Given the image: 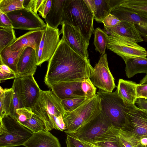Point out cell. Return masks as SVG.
Masks as SVG:
<instances>
[{
  "mask_svg": "<svg viewBox=\"0 0 147 147\" xmlns=\"http://www.w3.org/2000/svg\"><path fill=\"white\" fill-rule=\"evenodd\" d=\"M92 144L98 147H121V142L117 135L115 137L105 141L96 142Z\"/></svg>",
  "mask_w": 147,
  "mask_h": 147,
  "instance_id": "74e56055",
  "label": "cell"
},
{
  "mask_svg": "<svg viewBox=\"0 0 147 147\" xmlns=\"http://www.w3.org/2000/svg\"><path fill=\"white\" fill-rule=\"evenodd\" d=\"M146 147H147V146H146Z\"/></svg>",
  "mask_w": 147,
  "mask_h": 147,
  "instance_id": "db71d44e",
  "label": "cell"
},
{
  "mask_svg": "<svg viewBox=\"0 0 147 147\" xmlns=\"http://www.w3.org/2000/svg\"><path fill=\"white\" fill-rule=\"evenodd\" d=\"M119 128L113 125L101 111L76 132L71 134L80 140L93 143L105 141L115 136Z\"/></svg>",
  "mask_w": 147,
  "mask_h": 147,
  "instance_id": "3957f363",
  "label": "cell"
},
{
  "mask_svg": "<svg viewBox=\"0 0 147 147\" xmlns=\"http://www.w3.org/2000/svg\"><path fill=\"white\" fill-rule=\"evenodd\" d=\"M0 118L10 115L13 90L12 87L3 89L0 87Z\"/></svg>",
  "mask_w": 147,
  "mask_h": 147,
  "instance_id": "484cf974",
  "label": "cell"
},
{
  "mask_svg": "<svg viewBox=\"0 0 147 147\" xmlns=\"http://www.w3.org/2000/svg\"><path fill=\"white\" fill-rule=\"evenodd\" d=\"M146 100H147V98H146Z\"/></svg>",
  "mask_w": 147,
  "mask_h": 147,
  "instance_id": "f5cc1de1",
  "label": "cell"
},
{
  "mask_svg": "<svg viewBox=\"0 0 147 147\" xmlns=\"http://www.w3.org/2000/svg\"><path fill=\"white\" fill-rule=\"evenodd\" d=\"M26 147H61L58 139L49 131L33 133L24 144Z\"/></svg>",
  "mask_w": 147,
  "mask_h": 147,
  "instance_id": "d6986e66",
  "label": "cell"
},
{
  "mask_svg": "<svg viewBox=\"0 0 147 147\" xmlns=\"http://www.w3.org/2000/svg\"><path fill=\"white\" fill-rule=\"evenodd\" d=\"M101 111L100 99L96 94L91 99L86 100L74 111L67 112L63 119L67 134H73L84 124L97 116Z\"/></svg>",
  "mask_w": 147,
  "mask_h": 147,
  "instance_id": "5b68a950",
  "label": "cell"
},
{
  "mask_svg": "<svg viewBox=\"0 0 147 147\" xmlns=\"http://www.w3.org/2000/svg\"><path fill=\"white\" fill-rule=\"evenodd\" d=\"M111 14L121 21H129L133 23L143 38L147 42V19L137 13L127 8L119 6L112 10Z\"/></svg>",
  "mask_w": 147,
  "mask_h": 147,
  "instance_id": "9a60e30c",
  "label": "cell"
},
{
  "mask_svg": "<svg viewBox=\"0 0 147 147\" xmlns=\"http://www.w3.org/2000/svg\"><path fill=\"white\" fill-rule=\"evenodd\" d=\"M137 85L134 82L120 79L116 90L118 95L125 102L135 105Z\"/></svg>",
  "mask_w": 147,
  "mask_h": 147,
  "instance_id": "44dd1931",
  "label": "cell"
},
{
  "mask_svg": "<svg viewBox=\"0 0 147 147\" xmlns=\"http://www.w3.org/2000/svg\"><path fill=\"white\" fill-rule=\"evenodd\" d=\"M0 27L5 28H13L11 22L7 14L0 11Z\"/></svg>",
  "mask_w": 147,
  "mask_h": 147,
  "instance_id": "b9f144b4",
  "label": "cell"
},
{
  "mask_svg": "<svg viewBox=\"0 0 147 147\" xmlns=\"http://www.w3.org/2000/svg\"><path fill=\"white\" fill-rule=\"evenodd\" d=\"M139 85H147V74L140 81V83L138 84Z\"/></svg>",
  "mask_w": 147,
  "mask_h": 147,
  "instance_id": "681fc988",
  "label": "cell"
},
{
  "mask_svg": "<svg viewBox=\"0 0 147 147\" xmlns=\"http://www.w3.org/2000/svg\"><path fill=\"white\" fill-rule=\"evenodd\" d=\"M121 21L117 18L110 14L104 19L102 22L104 27L111 28L116 26Z\"/></svg>",
  "mask_w": 147,
  "mask_h": 147,
  "instance_id": "ab89813d",
  "label": "cell"
},
{
  "mask_svg": "<svg viewBox=\"0 0 147 147\" xmlns=\"http://www.w3.org/2000/svg\"><path fill=\"white\" fill-rule=\"evenodd\" d=\"M94 15L84 0H66L61 24L66 23L77 29L89 42L94 32Z\"/></svg>",
  "mask_w": 147,
  "mask_h": 147,
  "instance_id": "7a4b0ae2",
  "label": "cell"
},
{
  "mask_svg": "<svg viewBox=\"0 0 147 147\" xmlns=\"http://www.w3.org/2000/svg\"><path fill=\"white\" fill-rule=\"evenodd\" d=\"M24 0H0V11L7 14L24 8Z\"/></svg>",
  "mask_w": 147,
  "mask_h": 147,
  "instance_id": "d6a6232c",
  "label": "cell"
},
{
  "mask_svg": "<svg viewBox=\"0 0 147 147\" xmlns=\"http://www.w3.org/2000/svg\"><path fill=\"white\" fill-rule=\"evenodd\" d=\"M12 87L13 90V95L10 110V115L16 119V110L24 107L20 96L18 76H17L14 79Z\"/></svg>",
  "mask_w": 147,
  "mask_h": 147,
  "instance_id": "83f0119b",
  "label": "cell"
},
{
  "mask_svg": "<svg viewBox=\"0 0 147 147\" xmlns=\"http://www.w3.org/2000/svg\"><path fill=\"white\" fill-rule=\"evenodd\" d=\"M140 147H146V146H144L141 145Z\"/></svg>",
  "mask_w": 147,
  "mask_h": 147,
  "instance_id": "816d5d0a",
  "label": "cell"
},
{
  "mask_svg": "<svg viewBox=\"0 0 147 147\" xmlns=\"http://www.w3.org/2000/svg\"><path fill=\"white\" fill-rule=\"evenodd\" d=\"M47 24L37 54V66L49 61L54 54L59 43L60 34L59 29Z\"/></svg>",
  "mask_w": 147,
  "mask_h": 147,
  "instance_id": "7c38bea8",
  "label": "cell"
},
{
  "mask_svg": "<svg viewBox=\"0 0 147 147\" xmlns=\"http://www.w3.org/2000/svg\"><path fill=\"white\" fill-rule=\"evenodd\" d=\"M104 31L114 32L123 36L130 38L137 43L144 41L134 24L130 21H121L116 26L111 28L104 27Z\"/></svg>",
  "mask_w": 147,
  "mask_h": 147,
  "instance_id": "ffe728a7",
  "label": "cell"
},
{
  "mask_svg": "<svg viewBox=\"0 0 147 147\" xmlns=\"http://www.w3.org/2000/svg\"><path fill=\"white\" fill-rule=\"evenodd\" d=\"M93 69L89 59L75 52L62 37L49 61L44 82L50 88L58 82L83 81L90 79Z\"/></svg>",
  "mask_w": 147,
  "mask_h": 147,
  "instance_id": "6da1fadb",
  "label": "cell"
},
{
  "mask_svg": "<svg viewBox=\"0 0 147 147\" xmlns=\"http://www.w3.org/2000/svg\"><path fill=\"white\" fill-rule=\"evenodd\" d=\"M97 94L100 98L101 111L113 125L121 128L125 122L123 109L125 102L118 95L117 90L113 92L99 90Z\"/></svg>",
  "mask_w": 147,
  "mask_h": 147,
  "instance_id": "ba28073f",
  "label": "cell"
},
{
  "mask_svg": "<svg viewBox=\"0 0 147 147\" xmlns=\"http://www.w3.org/2000/svg\"><path fill=\"white\" fill-rule=\"evenodd\" d=\"M109 33L107 49L121 57L125 62L131 58L147 57L145 48L134 40L114 32Z\"/></svg>",
  "mask_w": 147,
  "mask_h": 147,
  "instance_id": "52a82bcc",
  "label": "cell"
},
{
  "mask_svg": "<svg viewBox=\"0 0 147 147\" xmlns=\"http://www.w3.org/2000/svg\"><path fill=\"white\" fill-rule=\"evenodd\" d=\"M119 6L136 12L147 19V0H123Z\"/></svg>",
  "mask_w": 147,
  "mask_h": 147,
  "instance_id": "4316f807",
  "label": "cell"
},
{
  "mask_svg": "<svg viewBox=\"0 0 147 147\" xmlns=\"http://www.w3.org/2000/svg\"><path fill=\"white\" fill-rule=\"evenodd\" d=\"M93 13L95 11V3L94 0H84Z\"/></svg>",
  "mask_w": 147,
  "mask_h": 147,
  "instance_id": "bcb514c9",
  "label": "cell"
},
{
  "mask_svg": "<svg viewBox=\"0 0 147 147\" xmlns=\"http://www.w3.org/2000/svg\"><path fill=\"white\" fill-rule=\"evenodd\" d=\"M135 104H137L138 107L147 111V100L141 98H138Z\"/></svg>",
  "mask_w": 147,
  "mask_h": 147,
  "instance_id": "f6af8a7d",
  "label": "cell"
},
{
  "mask_svg": "<svg viewBox=\"0 0 147 147\" xmlns=\"http://www.w3.org/2000/svg\"><path fill=\"white\" fill-rule=\"evenodd\" d=\"M82 88L86 98L87 100L91 99L96 95V89L90 79L84 80L82 82Z\"/></svg>",
  "mask_w": 147,
  "mask_h": 147,
  "instance_id": "e575fe53",
  "label": "cell"
},
{
  "mask_svg": "<svg viewBox=\"0 0 147 147\" xmlns=\"http://www.w3.org/2000/svg\"><path fill=\"white\" fill-rule=\"evenodd\" d=\"M140 144L144 146H147V137H144L140 139Z\"/></svg>",
  "mask_w": 147,
  "mask_h": 147,
  "instance_id": "c3c4849f",
  "label": "cell"
},
{
  "mask_svg": "<svg viewBox=\"0 0 147 147\" xmlns=\"http://www.w3.org/2000/svg\"><path fill=\"white\" fill-rule=\"evenodd\" d=\"M59 31L62 37L68 45L75 52L86 59H88L87 49L89 42L75 27L66 23L62 24Z\"/></svg>",
  "mask_w": 147,
  "mask_h": 147,
  "instance_id": "4fadbf2b",
  "label": "cell"
},
{
  "mask_svg": "<svg viewBox=\"0 0 147 147\" xmlns=\"http://www.w3.org/2000/svg\"><path fill=\"white\" fill-rule=\"evenodd\" d=\"M20 94L24 107L32 109L38 99L41 90L33 75L19 77Z\"/></svg>",
  "mask_w": 147,
  "mask_h": 147,
  "instance_id": "5bb4252c",
  "label": "cell"
},
{
  "mask_svg": "<svg viewBox=\"0 0 147 147\" xmlns=\"http://www.w3.org/2000/svg\"><path fill=\"white\" fill-rule=\"evenodd\" d=\"M67 138L74 147H86L78 139L71 134H67Z\"/></svg>",
  "mask_w": 147,
  "mask_h": 147,
  "instance_id": "ee69618b",
  "label": "cell"
},
{
  "mask_svg": "<svg viewBox=\"0 0 147 147\" xmlns=\"http://www.w3.org/2000/svg\"><path fill=\"white\" fill-rule=\"evenodd\" d=\"M17 76L16 74L8 66L0 62V81L15 78Z\"/></svg>",
  "mask_w": 147,
  "mask_h": 147,
  "instance_id": "8d00e7d4",
  "label": "cell"
},
{
  "mask_svg": "<svg viewBox=\"0 0 147 147\" xmlns=\"http://www.w3.org/2000/svg\"><path fill=\"white\" fill-rule=\"evenodd\" d=\"M34 113L32 109L26 107H22L16 110V120L22 123L30 119Z\"/></svg>",
  "mask_w": 147,
  "mask_h": 147,
  "instance_id": "d590c367",
  "label": "cell"
},
{
  "mask_svg": "<svg viewBox=\"0 0 147 147\" xmlns=\"http://www.w3.org/2000/svg\"><path fill=\"white\" fill-rule=\"evenodd\" d=\"M117 136L121 144L125 147H139L140 145L139 140L121 128L119 129Z\"/></svg>",
  "mask_w": 147,
  "mask_h": 147,
  "instance_id": "4dcf8cb0",
  "label": "cell"
},
{
  "mask_svg": "<svg viewBox=\"0 0 147 147\" xmlns=\"http://www.w3.org/2000/svg\"><path fill=\"white\" fill-rule=\"evenodd\" d=\"M0 147L24 145L33 133L10 115L0 118Z\"/></svg>",
  "mask_w": 147,
  "mask_h": 147,
  "instance_id": "8992f818",
  "label": "cell"
},
{
  "mask_svg": "<svg viewBox=\"0 0 147 147\" xmlns=\"http://www.w3.org/2000/svg\"><path fill=\"white\" fill-rule=\"evenodd\" d=\"M45 30L30 31L17 38L9 46L11 50L16 51L23 47H30L34 48L37 54Z\"/></svg>",
  "mask_w": 147,
  "mask_h": 147,
  "instance_id": "ac0fdd59",
  "label": "cell"
},
{
  "mask_svg": "<svg viewBox=\"0 0 147 147\" xmlns=\"http://www.w3.org/2000/svg\"><path fill=\"white\" fill-rule=\"evenodd\" d=\"M86 147H98L95 145L85 141L79 140Z\"/></svg>",
  "mask_w": 147,
  "mask_h": 147,
  "instance_id": "7dc6e473",
  "label": "cell"
},
{
  "mask_svg": "<svg viewBox=\"0 0 147 147\" xmlns=\"http://www.w3.org/2000/svg\"><path fill=\"white\" fill-rule=\"evenodd\" d=\"M82 81L58 82L50 87L61 100L77 97H85L82 88Z\"/></svg>",
  "mask_w": 147,
  "mask_h": 147,
  "instance_id": "2e32d148",
  "label": "cell"
},
{
  "mask_svg": "<svg viewBox=\"0 0 147 147\" xmlns=\"http://www.w3.org/2000/svg\"><path fill=\"white\" fill-rule=\"evenodd\" d=\"M21 124L33 133L46 131L44 121L34 113L30 119Z\"/></svg>",
  "mask_w": 147,
  "mask_h": 147,
  "instance_id": "1f68e13d",
  "label": "cell"
},
{
  "mask_svg": "<svg viewBox=\"0 0 147 147\" xmlns=\"http://www.w3.org/2000/svg\"><path fill=\"white\" fill-rule=\"evenodd\" d=\"M14 29L30 31L44 30L47 24L30 8H24L7 13Z\"/></svg>",
  "mask_w": 147,
  "mask_h": 147,
  "instance_id": "30bf717a",
  "label": "cell"
},
{
  "mask_svg": "<svg viewBox=\"0 0 147 147\" xmlns=\"http://www.w3.org/2000/svg\"><path fill=\"white\" fill-rule=\"evenodd\" d=\"M123 109L125 122L121 128L139 141L142 138L147 137V111L126 102Z\"/></svg>",
  "mask_w": 147,
  "mask_h": 147,
  "instance_id": "9c48e42d",
  "label": "cell"
},
{
  "mask_svg": "<svg viewBox=\"0 0 147 147\" xmlns=\"http://www.w3.org/2000/svg\"><path fill=\"white\" fill-rule=\"evenodd\" d=\"M122 0H94V18L98 22H102L104 19L111 14L112 9L119 6Z\"/></svg>",
  "mask_w": 147,
  "mask_h": 147,
  "instance_id": "7402d4cb",
  "label": "cell"
},
{
  "mask_svg": "<svg viewBox=\"0 0 147 147\" xmlns=\"http://www.w3.org/2000/svg\"><path fill=\"white\" fill-rule=\"evenodd\" d=\"M45 0H24V7L27 8L31 9L36 14L43 3Z\"/></svg>",
  "mask_w": 147,
  "mask_h": 147,
  "instance_id": "f35d334b",
  "label": "cell"
},
{
  "mask_svg": "<svg viewBox=\"0 0 147 147\" xmlns=\"http://www.w3.org/2000/svg\"><path fill=\"white\" fill-rule=\"evenodd\" d=\"M66 0H52L50 10L45 19L50 26L57 29L61 24L62 19L64 7Z\"/></svg>",
  "mask_w": 147,
  "mask_h": 147,
  "instance_id": "603a6c76",
  "label": "cell"
},
{
  "mask_svg": "<svg viewBox=\"0 0 147 147\" xmlns=\"http://www.w3.org/2000/svg\"><path fill=\"white\" fill-rule=\"evenodd\" d=\"M93 68L90 78L93 84L102 90L112 92L116 86L109 69L106 53L102 55Z\"/></svg>",
  "mask_w": 147,
  "mask_h": 147,
  "instance_id": "8fae6325",
  "label": "cell"
},
{
  "mask_svg": "<svg viewBox=\"0 0 147 147\" xmlns=\"http://www.w3.org/2000/svg\"><path fill=\"white\" fill-rule=\"evenodd\" d=\"M125 63V71L128 78L139 73L147 74V58H131L127 60Z\"/></svg>",
  "mask_w": 147,
  "mask_h": 147,
  "instance_id": "cb8c5ba5",
  "label": "cell"
},
{
  "mask_svg": "<svg viewBox=\"0 0 147 147\" xmlns=\"http://www.w3.org/2000/svg\"><path fill=\"white\" fill-rule=\"evenodd\" d=\"M37 54L31 47H26L19 59L17 65V76L19 77L35 74L37 68Z\"/></svg>",
  "mask_w": 147,
  "mask_h": 147,
  "instance_id": "e0dca14e",
  "label": "cell"
},
{
  "mask_svg": "<svg viewBox=\"0 0 147 147\" xmlns=\"http://www.w3.org/2000/svg\"><path fill=\"white\" fill-rule=\"evenodd\" d=\"M137 98L146 99L147 98V85H139L137 84Z\"/></svg>",
  "mask_w": 147,
  "mask_h": 147,
  "instance_id": "7bdbcfd3",
  "label": "cell"
},
{
  "mask_svg": "<svg viewBox=\"0 0 147 147\" xmlns=\"http://www.w3.org/2000/svg\"><path fill=\"white\" fill-rule=\"evenodd\" d=\"M66 142L67 147H74L67 138L66 140Z\"/></svg>",
  "mask_w": 147,
  "mask_h": 147,
  "instance_id": "f907efd6",
  "label": "cell"
},
{
  "mask_svg": "<svg viewBox=\"0 0 147 147\" xmlns=\"http://www.w3.org/2000/svg\"><path fill=\"white\" fill-rule=\"evenodd\" d=\"M94 44L95 49L102 55H105L107 47L108 36L107 33L100 28H97L94 32Z\"/></svg>",
  "mask_w": 147,
  "mask_h": 147,
  "instance_id": "f1b7e54d",
  "label": "cell"
},
{
  "mask_svg": "<svg viewBox=\"0 0 147 147\" xmlns=\"http://www.w3.org/2000/svg\"><path fill=\"white\" fill-rule=\"evenodd\" d=\"M86 100L85 97H77L62 100L61 102L65 110L67 112L75 110Z\"/></svg>",
  "mask_w": 147,
  "mask_h": 147,
  "instance_id": "836d02e7",
  "label": "cell"
},
{
  "mask_svg": "<svg viewBox=\"0 0 147 147\" xmlns=\"http://www.w3.org/2000/svg\"><path fill=\"white\" fill-rule=\"evenodd\" d=\"M52 4V0H45L38 10L39 15L45 19L49 12Z\"/></svg>",
  "mask_w": 147,
  "mask_h": 147,
  "instance_id": "60d3db41",
  "label": "cell"
},
{
  "mask_svg": "<svg viewBox=\"0 0 147 147\" xmlns=\"http://www.w3.org/2000/svg\"><path fill=\"white\" fill-rule=\"evenodd\" d=\"M26 47L16 51H12L9 46L5 48L0 52V62L8 66L17 74V65L21 55Z\"/></svg>",
  "mask_w": 147,
  "mask_h": 147,
  "instance_id": "d4e9b609",
  "label": "cell"
},
{
  "mask_svg": "<svg viewBox=\"0 0 147 147\" xmlns=\"http://www.w3.org/2000/svg\"><path fill=\"white\" fill-rule=\"evenodd\" d=\"M16 39L13 28L0 27V52L5 48L10 46Z\"/></svg>",
  "mask_w": 147,
  "mask_h": 147,
  "instance_id": "f546056e",
  "label": "cell"
},
{
  "mask_svg": "<svg viewBox=\"0 0 147 147\" xmlns=\"http://www.w3.org/2000/svg\"><path fill=\"white\" fill-rule=\"evenodd\" d=\"M33 113L44 122L46 131L57 130L56 118L67 113L60 99L51 90H41L40 96L32 109Z\"/></svg>",
  "mask_w": 147,
  "mask_h": 147,
  "instance_id": "277c9868",
  "label": "cell"
}]
</instances>
